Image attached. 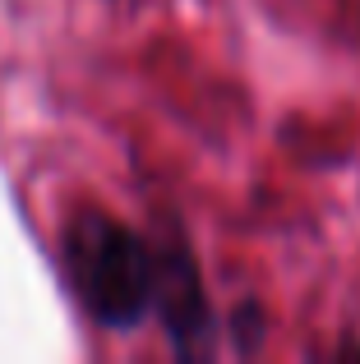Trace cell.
I'll use <instances>...</instances> for the list:
<instances>
[{
    "label": "cell",
    "instance_id": "6da1fadb",
    "mask_svg": "<svg viewBox=\"0 0 360 364\" xmlns=\"http://www.w3.org/2000/svg\"><path fill=\"white\" fill-rule=\"evenodd\" d=\"M60 272L97 328L134 332L153 314L157 245L153 235L102 208H74L60 226Z\"/></svg>",
    "mask_w": 360,
    "mask_h": 364
},
{
    "label": "cell",
    "instance_id": "3957f363",
    "mask_svg": "<svg viewBox=\"0 0 360 364\" xmlns=\"http://www.w3.org/2000/svg\"><path fill=\"white\" fill-rule=\"evenodd\" d=\"M226 332H231L235 355H254V350L263 346V309H259V300H240L235 304Z\"/></svg>",
    "mask_w": 360,
    "mask_h": 364
},
{
    "label": "cell",
    "instance_id": "7a4b0ae2",
    "mask_svg": "<svg viewBox=\"0 0 360 364\" xmlns=\"http://www.w3.org/2000/svg\"><path fill=\"white\" fill-rule=\"evenodd\" d=\"M157 245V295H153V314L162 323L166 341L180 360H208L217 350V314L208 304L203 291V272L189 240L176 231L153 235Z\"/></svg>",
    "mask_w": 360,
    "mask_h": 364
}]
</instances>
